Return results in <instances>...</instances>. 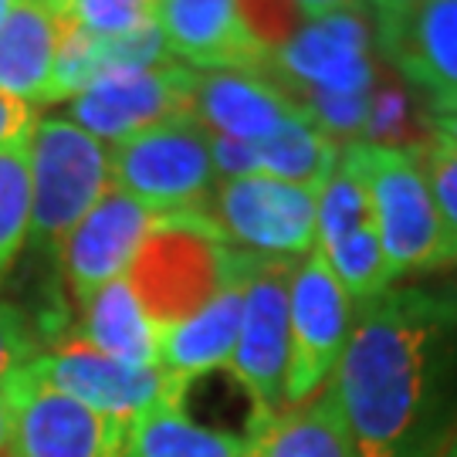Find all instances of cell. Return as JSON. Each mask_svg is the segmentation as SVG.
I'll return each instance as SVG.
<instances>
[{"label":"cell","mask_w":457,"mask_h":457,"mask_svg":"<svg viewBox=\"0 0 457 457\" xmlns=\"http://www.w3.org/2000/svg\"><path fill=\"white\" fill-rule=\"evenodd\" d=\"M370 196L376 230L393 281L441 268V220L430 196L420 146L403 143H349L339 153Z\"/></svg>","instance_id":"cell-2"},{"label":"cell","mask_w":457,"mask_h":457,"mask_svg":"<svg viewBox=\"0 0 457 457\" xmlns=\"http://www.w3.org/2000/svg\"><path fill=\"white\" fill-rule=\"evenodd\" d=\"M251 264H254L251 251L230 247L228 278L217 295L190 319H183L180 326L160 332V366L187 386L213 370H228L237 345V332H241V319H245Z\"/></svg>","instance_id":"cell-16"},{"label":"cell","mask_w":457,"mask_h":457,"mask_svg":"<svg viewBox=\"0 0 457 457\" xmlns=\"http://www.w3.org/2000/svg\"><path fill=\"white\" fill-rule=\"evenodd\" d=\"M264 71L288 96L295 92L370 96L373 85L370 28L356 11L309 21L268 58Z\"/></svg>","instance_id":"cell-12"},{"label":"cell","mask_w":457,"mask_h":457,"mask_svg":"<svg viewBox=\"0 0 457 457\" xmlns=\"http://www.w3.org/2000/svg\"><path fill=\"white\" fill-rule=\"evenodd\" d=\"M353 298L336 281L319 247L298 262L288 285V373L285 407H302L332 383L353 332Z\"/></svg>","instance_id":"cell-6"},{"label":"cell","mask_w":457,"mask_h":457,"mask_svg":"<svg viewBox=\"0 0 457 457\" xmlns=\"http://www.w3.org/2000/svg\"><path fill=\"white\" fill-rule=\"evenodd\" d=\"M302 109L264 68L196 71L190 115L211 136L258 146Z\"/></svg>","instance_id":"cell-15"},{"label":"cell","mask_w":457,"mask_h":457,"mask_svg":"<svg viewBox=\"0 0 457 457\" xmlns=\"http://www.w3.org/2000/svg\"><path fill=\"white\" fill-rule=\"evenodd\" d=\"M122 457H245V437L196 424L183 403H160L129 424Z\"/></svg>","instance_id":"cell-21"},{"label":"cell","mask_w":457,"mask_h":457,"mask_svg":"<svg viewBox=\"0 0 457 457\" xmlns=\"http://www.w3.org/2000/svg\"><path fill=\"white\" fill-rule=\"evenodd\" d=\"M196 71L180 62L112 68L68 98V119L105 146H119L160 122L190 115Z\"/></svg>","instance_id":"cell-9"},{"label":"cell","mask_w":457,"mask_h":457,"mask_svg":"<svg viewBox=\"0 0 457 457\" xmlns=\"http://www.w3.org/2000/svg\"><path fill=\"white\" fill-rule=\"evenodd\" d=\"M82 309L79 336L88 345L129 366H160V336L126 278H115L105 288H98Z\"/></svg>","instance_id":"cell-20"},{"label":"cell","mask_w":457,"mask_h":457,"mask_svg":"<svg viewBox=\"0 0 457 457\" xmlns=\"http://www.w3.org/2000/svg\"><path fill=\"white\" fill-rule=\"evenodd\" d=\"M254 153H258V173L305 187L315 194H322V187L339 166L336 139L319 129L305 112L292 115L275 136L258 143Z\"/></svg>","instance_id":"cell-22"},{"label":"cell","mask_w":457,"mask_h":457,"mask_svg":"<svg viewBox=\"0 0 457 457\" xmlns=\"http://www.w3.org/2000/svg\"><path fill=\"white\" fill-rule=\"evenodd\" d=\"M62 45V14L21 0L0 28V92L28 105H48L51 75Z\"/></svg>","instance_id":"cell-18"},{"label":"cell","mask_w":457,"mask_h":457,"mask_svg":"<svg viewBox=\"0 0 457 457\" xmlns=\"http://www.w3.org/2000/svg\"><path fill=\"white\" fill-rule=\"evenodd\" d=\"M31 224V136L0 149V281L28 245Z\"/></svg>","instance_id":"cell-23"},{"label":"cell","mask_w":457,"mask_h":457,"mask_svg":"<svg viewBox=\"0 0 457 457\" xmlns=\"http://www.w3.org/2000/svg\"><path fill=\"white\" fill-rule=\"evenodd\" d=\"M37 356V332L17 302H0V386Z\"/></svg>","instance_id":"cell-26"},{"label":"cell","mask_w":457,"mask_h":457,"mask_svg":"<svg viewBox=\"0 0 457 457\" xmlns=\"http://www.w3.org/2000/svg\"><path fill=\"white\" fill-rule=\"evenodd\" d=\"M298 4V11L312 21H319V17H328V14H343V11H356L362 0H295Z\"/></svg>","instance_id":"cell-29"},{"label":"cell","mask_w":457,"mask_h":457,"mask_svg":"<svg viewBox=\"0 0 457 457\" xmlns=\"http://www.w3.org/2000/svg\"><path fill=\"white\" fill-rule=\"evenodd\" d=\"M112 187L109 146L68 115H45L31 132V224L28 245L58 251L71 228Z\"/></svg>","instance_id":"cell-4"},{"label":"cell","mask_w":457,"mask_h":457,"mask_svg":"<svg viewBox=\"0 0 457 457\" xmlns=\"http://www.w3.org/2000/svg\"><path fill=\"white\" fill-rule=\"evenodd\" d=\"M156 7L160 0H79L65 17L96 37H126L156 24Z\"/></svg>","instance_id":"cell-25"},{"label":"cell","mask_w":457,"mask_h":457,"mask_svg":"<svg viewBox=\"0 0 457 457\" xmlns=\"http://www.w3.org/2000/svg\"><path fill=\"white\" fill-rule=\"evenodd\" d=\"M328 390L356 457H441L457 434V288H386L360 305Z\"/></svg>","instance_id":"cell-1"},{"label":"cell","mask_w":457,"mask_h":457,"mask_svg":"<svg viewBox=\"0 0 457 457\" xmlns=\"http://www.w3.org/2000/svg\"><path fill=\"white\" fill-rule=\"evenodd\" d=\"M34 122H37V109L34 105L0 92V149L28 139L34 132Z\"/></svg>","instance_id":"cell-27"},{"label":"cell","mask_w":457,"mask_h":457,"mask_svg":"<svg viewBox=\"0 0 457 457\" xmlns=\"http://www.w3.org/2000/svg\"><path fill=\"white\" fill-rule=\"evenodd\" d=\"M379 41L437 115L457 112V0H424L407 21L383 28Z\"/></svg>","instance_id":"cell-17"},{"label":"cell","mask_w":457,"mask_h":457,"mask_svg":"<svg viewBox=\"0 0 457 457\" xmlns=\"http://www.w3.org/2000/svg\"><path fill=\"white\" fill-rule=\"evenodd\" d=\"M245 457H356V447L326 386L302 407H285L262 424H247Z\"/></svg>","instance_id":"cell-19"},{"label":"cell","mask_w":457,"mask_h":457,"mask_svg":"<svg viewBox=\"0 0 457 457\" xmlns=\"http://www.w3.org/2000/svg\"><path fill=\"white\" fill-rule=\"evenodd\" d=\"M424 156V173L430 183V196L437 207V220H441V268H454L457 264V146L447 139H437L420 146Z\"/></svg>","instance_id":"cell-24"},{"label":"cell","mask_w":457,"mask_h":457,"mask_svg":"<svg viewBox=\"0 0 457 457\" xmlns=\"http://www.w3.org/2000/svg\"><path fill=\"white\" fill-rule=\"evenodd\" d=\"M315 190L247 173L217 183L207 217L228 245L268 258H295L315 247Z\"/></svg>","instance_id":"cell-10"},{"label":"cell","mask_w":457,"mask_h":457,"mask_svg":"<svg viewBox=\"0 0 457 457\" xmlns=\"http://www.w3.org/2000/svg\"><path fill=\"white\" fill-rule=\"evenodd\" d=\"M366 4L376 11V17H379V31H383V28H393V24L407 21L424 0H366Z\"/></svg>","instance_id":"cell-28"},{"label":"cell","mask_w":457,"mask_h":457,"mask_svg":"<svg viewBox=\"0 0 457 457\" xmlns=\"http://www.w3.org/2000/svg\"><path fill=\"white\" fill-rule=\"evenodd\" d=\"M11 427H14V407H11V396L0 386V457H7L11 451Z\"/></svg>","instance_id":"cell-30"},{"label":"cell","mask_w":457,"mask_h":457,"mask_svg":"<svg viewBox=\"0 0 457 457\" xmlns=\"http://www.w3.org/2000/svg\"><path fill=\"white\" fill-rule=\"evenodd\" d=\"M441 457H457V434L451 437V444L444 447V454H441Z\"/></svg>","instance_id":"cell-34"},{"label":"cell","mask_w":457,"mask_h":457,"mask_svg":"<svg viewBox=\"0 0 457 457\" xmlns=\"http://www.w3.org/2000/svg\"><path fill=\"white\" fill-rule=\"evenodd\" d=\"M230 245L207 213L156 217L132 258L126 281L156 336L180 326L224 285Z\"/></svg>","instance_id":"cell-3"},{"label":"cell","mask_w":457,"mask_h":457,"mask_svg":"<svg viewBox=\"0 0 457 457\" xmlns=\"http://www.w3.org/2000/svg\"><path fill=\"white\" fill-rule=\"evenodd\" d=\"M24 373L34 383L65 393L82 407L126 427L160 403H183L190 390L173 373H166L163 366H129L98 353L79 332L54 343L48 353H37L24 366Z\"/></svg>","instance_id":"cell-7"},{"label":"cell","mask_w":457,"mask_h":457,"mask_svg":"<svg viewBox=\"0 0 457 457\" xmlns=\"http://www.w3.org/2000/svg\"><path fill=\"white\" fill-rule=\"evenodd\" d=\"M4 390L14 407L7 457H122L126 424L34 383L24 370H17Z\"/></svg>","instance_id":"cell-11"},{"label":"cell","mask_w":457,"mask_h":457,"mask_svg":"<svg viewBox=\"0 0 457 457\" xmlns=\"http://www.w3.org/2000/svg\"><path fill=\"white\" fill-rule=\"evenodd\" d=\"M298 262L254 254L245 292V319L228 373L251 400L247 424H262L281 410L288 373V285Z\"/></svg>","instance_id":"cell-8"},{"label":"cell","mask_w":457,"mask_h":457,"mask_svg":"<svg viewBox=\"0 0 457 457\" xmlns=\"http://www.w3.org/2000/svg\"><path fill=\"white\" fill-rule=\"evenodd\" d=\"M21 0H0V28H4V21L11 17V11H14Z\"/></svg>","instance_id":"cell-33"},{"label":"cell","mask_w":457,"mask_h":457,"mask_svg":"<svg viewBox=\"0 0 457 457\" xmlns=\"http://www.w3.org/2000/svg\"><path fill=\"white\" fill-rule=\"evenodd\" d=\"M434 136H437V139H447V143H454L457 146V112L437 115V119H434Z\"/></svg>","instance_id":"cell-31"},{"label":"cell","mask_w":457,"mask_h":457,"mask_svg":"<svg viewBox=\"0 0 457 457\" xmlns=\"http://www.w3.org/2000/svg\"><path fill=\"white\" fill-rule=\"evenodd\" d=\"M112 187L139 200L153 217L207 213L217 190L211 136L194 115L160 122L109 146Z\"/></svg>","instance_id":"cell-5"},{"label":"cell","mask_w":457,"mask_h":457,"mask_svg":"<svg viewBox=\"0 0 457 457\" xmlns=\"http://www.w3.org/2000/svg\"><path fill=\"white\" fill-rule=\"evenodd\" d=\"M156 28L166 51L194 71L268 65V51L247 31L241 0H160Z\"/></svg>","instance_id":"cell-14"},{"label":"cell","mask_w":457,"mask_h":457,"mask_svg":"<svg viewBox=\"0 0 457 457\" xmlns=\"http://www.w3.org/2000/svg\"><path fill=\"white\" fill-rule=\"evenodd\" d=\"M37 4H45V7H48V11H54V14H68V11H71L79 0H37Z\"/></svg>","instance_id":"cell-32"},{"label":"cell","mask_w":457,"mask_h":457,"mask_svg":"<svg viewBox=\"0 0 457 457\" xmlns=\"http://www.w3.org/2000/svg\"><path fill=\"white\" fill-rule=\"evenodd\" d=\"M153 220L156 217L139 200L109 187L105 196L71 228V234L58 247L68 295L79 305H88V298L98 288H105L115 278H126Z\"/></svg>","instance_id":"cell-13"}]
</instances>
